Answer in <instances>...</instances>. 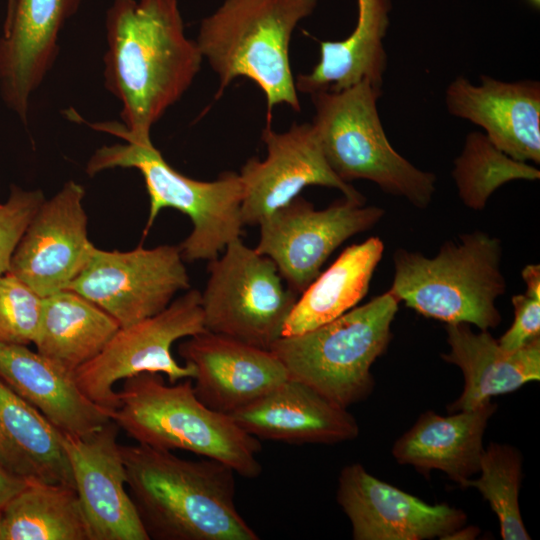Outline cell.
Listing matches in <instances>:
<instances>
[{
	"label": "cell",
	"mask_w": 540,
	"mask_h": 540,
	"mask_svg": "<svg viewBox=\"0 0 540 540\" xmlns=\"http://www.w3.org/2000/svg\"><path fill=\"white\" fill-rule=\"evenodd\" d=\"M496 407L489 401L449 416L427 411L394 443L392 454L399 464L423 474L440 470L465 488L479 471L484 431Z\"/></svg>",
	"instance_id": "cell-23"
},
{
	"label": "cell",
	"mask_w": 540,
	"mask_h": 540,
	"mask_svg": "<svg viewBox=\"0 0 540 540\" xmlns=\"http://www.w3.org/2000/svg\"><path fill=\"white\" fill-rule=\"evenodd\" d=\"M45 199L40 189L12 185L8 199L0 203V275L9 271L16 246Z\"/></svg>",
	"instance_id": "cell-31"
},
{
	"label": "cell",
	"mask_w": 540,
	"mask_h": 540,
	"mask_svg": "<svg viewBox=\"0 0 540 540\" xmlns=\"http://www.w3.org/2000/svg\"><path fill=\"white\" fill-rule=\"evenodd\" d=\"M399 302L388 290L313 330L280 337L269 350L290 379L347 408L373 390L370 369L391 341Z\"/></svg>",
	"instance_id": "cell-8"
},
{
	"label": "cell",
	"mask_w": 540,
	"mask_h": 540,
	"mask_svg": "<svg viewBox=\"0 0 540 540\" xmlns=\"http://www.w3.org/2000/svg\"><path fill=\"white\" fill-rule=\"evenodd\" d=\"M82 0H16L0 37V95L26 124L30 98L59 54V35Z\"/></svg>",
	"instance_id": "cell-19"
},
{
	"label": "cell",
	"mask_w": 540,
	"mask_h": 540,
	"mask_svg": "<svg viewBox=\"0 0 540 540\" xmlns=\"http://www.w3.org/2000/svg\"><path fill=\"white\" fill-rule=\"evenodd\" d=\"M262 140L266 158H250L239 173L243 225H258L262 218L311 185L337 189L344 198L365 204V197L330 168L312 123L294 122L287 131L276 132L269 119Z\"/></svg>",
	"instance_id": "cell-13"
},
{
	"label": "cell",
	"mask_w": 540,
	"mask_h": 540,
	"mask_svg": "<svg viewBox=\"0 0 540 540\" xmlns=\"http://www.w3.org/2000/svg\"><path fill=\"white\" fill-rule=\"evenodd\" d=\"M0 540H3L2 511H0Z\"/></svg>",
	"instance_id": "cell-36"
},
{
	"label": "cell",
	"mask_w": 540,
	"mask_h": 540,
	"mask_svg": "<svg viewBox=\"0 0 540 540\" xmlns=\"http://www.w3.org/2000/svg\"><path fill=\"white\" fill-rule=\"evenodd\" d=\"M42 305L43 297L16 276L0 275V342L34 343Z\"/></svg>",
	"instance_id": "cell-30"
},
{
	"label": "cell",
	"mask_w": 540,
	"mask_h": 540,
	"mask_svg": "<svg viewBox=\"0 0 540 540\" xmlns=\"http://www.w3.org/2000/svg\"><path fill=\"white\" fill-rule=\"evenodd\" d=\"M531 4H533L534 6H539L540 4V0H528Z\"/></svg>",
	"instance_id": "cell-37"
},
{
	"label": "cell",
	"mask_w": 540,
	"mask_h": 540,
	"mask_svg": "<svg viewBox=\"0 0 540 540\" xmlns=\"http://www.w3.org/2000/svg\"><path fill=\"white\" fill-rule=\"evenodd\" d=\"M480 530L478 527H460L448 536H446L444 539H475L476 536L479 534Z\"/></svg>",
	"instance_id": "cell-34"
},
{
	"label": "cell",
	"mask_w": 540,
	"mask_h": 540,
	"mask_svg": "<svg viewBox=\"0 0 540 540\" xmlns=\"http://www.w3.org/2000/svg\"><path fill=\"white\" fill-rule=\"evenodd\" d=\"M501 257V241L482 231L445 242L432 258L399 248L389 291L425 317L489 330L501 322L496 307L506 291Z\"/></svg>",
	"instance_id": "cell-5"
},
{
	"label": "cell",
	"mask_w": 540,
	"mask_h": 540,
	"mask_svg": "<svg viewBox=\"0 0 540 540\" xmlns=\"http://www.w3.org/2000/svg\"><path fill=\"white\" fill-rule=\"evenodd\" d=\"M105 87L122 123L90 126L125 142H151V128L188 90L203 56L185 35L178 0H113L105 20Z\"/></svg>",
	"instance_id": "cell-1"
},
{
	"label": "cell",
	"mask_w": 540,
	"mask_h": 540,
	"mask_svg": "<svg viewBox=\"0 0 540 540\" xmlns=\"http://www.w3.org/2000/svg\"><path fill=\"white\" fill-rule=\"evenodd\" d=\"M178 353L194 367L193 388L198 399L227 415L289 378L271 350L207 330L180 343Z\"/></svg>",
	"instance_id": "cell-17"
},
{
	"label": "cell",
	"mask_w": 540,
	"mask_h": 540,
	"mask_svg": "<svg viewBox=\"0 0 540 540\" xmlns=\"http://www.w3.org/2000/svg\"><path fill=\"white\" fill-rule=\"evenodd\" d=\"M316 5L317 0H224L204 18L195 41L219 78L217 97L235 78L246 77L266 97L267 120L275 105L300 111L289 45Z\"/></svg>",
	"instance_id": "cell-4"
},
{
	"label": "cell",
	"mask_w": 540,
	"mask_h": 540,
	"mask_svg": "<svg viewBox=\"0 0 540 540\" xmlns=\"http://www.w3.org/2000/svg\"><path fill=\"white\" fill-rule=\"evenodd\" d=\"M119 430L110 420L86 436L62 432L89 540H149L127 489Z\"/></svg>",
	"instance_id": "cell-15"
},
{
	"label": "cell",
	"mask_w": 540,
	"mask_h": 540,
	"mask_svg": "<svg viewBox=\"0 0 540 540\" xmlns=\"http://www.w3.org/2000/svg\"><path fill=\"white\" fill-rule=\"evenodd\" d=\"M0 464L29 481L74 487L62 432L1 379Z\"/></svg>",
	"instance_id": "cell-24"
},
{
	"label": "cell",
	"mask_w": 540,
	"mask_h": 540,
	"mask_svg": "<svg viewBox=\"0 0 540 540\" xmlns=\"http://www.w3.org/2000/svg\"><path fill=\"white\" fill-rule=\"evenodd\" d=\"M120 328L107 312L65 289L43 298L37 352L74 373L96 357Z\"/></svg>",
	"instance_id": "cell-26"
},
{
	"label": "cell",
	"mask_w": 540,
	"mask_h": 540,
	"mask_svg": "<svg viewBox=\"0 0 540 540\" xmlns=\"http://www.w3.org/2000/svg\"><path fill=\"white\" fill-rule=\"evenodd\" d=\"M206 331L201 293L189 290L161 312L120 327L102 351L74 371L81 391L109 413L119 404L114 386L144 372L167 376L169 383L193 378L191 364H179L171 353L174 342Z\"/></svg>",
	"instance_id": "cell-10"
},
{
	"label": "cell",
	"mask_w": 540,
	"mask_h": 540,
	"mask_svg": "<svg viewBox=\"0 0 540 540\" xmlns=\"http://www.w3.org/2000/svg\"><path fill=\"white\" fill-rule=\"evenodd\" d=\"M113 168H134L144 179L149 214L143 236L164 208L176 209L190 218L193 229L178 245L184 261L213 260L231 241L240 238L244 225L239 173L223 172L213 181L189 178L175 170L152 141L102 146L90 157L85 171L94 176Z\"/></svg>",
	"instance_id": "cell-7"
},
{
	"label": "cell",
	"mask_w": 540,
	"mask_h": 540,
	"mask_svg": "<svg viewBox=\"0 0 540 540\" xmlns=\"http://www.w3.org/2000/svg\"><path fill=\"white\" fill-rule=\"evenodd\" d=\"M526 290L513 295L514 321L498 340L506 350H516L531 340L540 337V266L526 265L522 272Z\"/></svg>",
	"instance_id": "cell-32"
},
{
	"label": "cell",
	"mask_w": 540,
	"mask_h": 540,
	"mask_svg": "<svg viewBox=\"0 0 540 540\" xmlns=\"http://www.w3.org/2000/svg\"><path fill=\"white\" fill-rule=\"evenodd\" d=\"M454 117L480 126L486 137L511 158L540 163V83L506 82L480 75L479 84L456 77L445 91Z\"/></svg>",
	"instance_id": "cell-18"
},
{
	"label": "cell",
	"mask_w": 540,
	"mask_h": 540,
	"mask_svg": "<svg viewBox=\"0 0 540 540\" xmlns=\"http://www.w3.org/2000/svg\"><path fill=\"white\" fill-rule=\"evenodd\" d=\"M0 379L63 433L86 436L111 420L81 391L73 372L27 345L0 342Z\"/></svg>",
	"instance_id": "cell-21"
},
{
	"label": "cell",
	"mask_w": 540,
	"mask_h": 540,
	"mask_svg": "<svg viewBox=\"0 0 540 540\" xmlns=\"http://www.w3.org/2000/svg\"><path fill=\"white\" fill-rule=\"evenodd\" d=\"M522 457L508 445L491 443L484 449L479 471L480 477L469 479L465 488H476L497 515L504 540H529L520 507Z\"/></svg>",
	"instance_id": "cell-29"
},
{
	"label": "cell",
	"mask_w": 540,
	"mask_h": 540,
	"mask_svg": "<svg viewBox=\"0 0 540 540\" xmlns=\"http://www.w3.org/2000/svg\"><path fill=\"white\" fill-rule=\"evenodd\" d=\"M15 4H16V0H7V8H6V16H5L4 24H6L10 20L14 11Z\"/></svg>",
	"instance_id": "cell-35"
},
{
	"label": "cell",
	"mask_w": 540,
	"mask_h": 540,
	"mask_svg": "<svg viewBox=\"0 0 540 540\" xmlns=\"http://www.w3.org/2000/svg\"><path fill=\"white\" fill-rule=\"evenodd\" d=\"M337 501L350 520L355 540L444 539L467 519L460 509L428 504L381 481L359 463L342 469Z\"/></svg>",
	"instance_id": "cell-16"
},
{
	"label": "cell",
	"mask_w": 540,
	"mask_h": 540,
	"mask_svg": "<svg viewBox=\"0 0 540 540\" xmlns=\"http://www.w3.org/2000/svg\"><path fill=\"white\" fill-rule=\"evenodd\" d=\"M230 416L258 439L291 444H334L359 435L347 408L290 378Z\"/></svg>",
	"instance_id": "cell-20"
},
{
	"label": "cell",
	"mask_w": 540,
	"mask_h": 540,
	"mask_svg": "<svg viewBox=\"0 0 540 540\" xmlns=\"http://www.w3.org/2000/svg\"><path fill=\"white\" fill-rule=\"evenodd\" d=\"M84 197L81 184L67 181L41 204L12 255L8 272L43 298L68 289L96 248L88 238Z\"/></svg>",
	"instance_id": "cell-14"
},
{
	"label": "cell",
	"mask_w": 540,
	"mask_h": 540,
	"mask_svg": "<svg viewBox=\"0 0 540 540\" xmlns=\"http://www.w3.org/2000/svg\"><path fill=\"white\" fill-rule=\"evenodd\" d=\"M446 333L450 351L441 356L464 376V389L449 406L450 412L475 409L492 396L540 379V337L509 351L488 330L476 333L467 323L447 324Z\"/></svg>",
	"instance_id": "cell-22"
},
{
	"label": "cell",
	"mask_w": 540,
	"mask_h": 540,
	"mask_svg": "<svg viewBox=\"0 0 540 540\" xmlns=\"http://www.w3.org/2000/svg\"><path fill=\"white\" fill-rule=\"evenodd\" d=\"M452 177L462 203L472 210L485 208L490 196L514 180L535 181L540 171L498 149L483 132H470L454 160Z\"/></svg>",
	"instance_id": "cell-28"
},
{
	"label": "cell",
	"mask_w": 540,
	"mask_h": 540,
	"mask_svg": "<svg viewBox=\"0 0 540 540\" xmlns=\"http://www.w3.org/2000/svg\"><path fill=\"white\" fill-rule=\"evenodd\" d=\"M118 400L110 419L138 444L189 451L246 478L261 474L259 439L201 402L191 378L166 384L160 373H140L124 380Z\"/></svg>",
	"instance_id": "cell-3"
},
{
	"label": "cell",
	"mask_w": 540,
	"mask_h": 540,
	"mask_svg": "<svg viewBox=\"0 0 540 540\" xmlns=\"http://www.w3.org/2000/svg\"><path fill=\"white\" fill-rule=\"evenodd\" d=\"M127 489L149 539L258 540L235 505V471L205 458L121 445Z\"/></svg>",
	"instance_id": "cell-2"
},
{
	"label": "cell",
	"mask_w": 540,
	"mask_h": 540,
	"mask_svg": "<svg viewBox=\"0 0 540 540\" xmlns=\"http://www.w3.org/2000/svg\"><path fill=\"white\" fill-rule=\"evenodd\" d=\"M383 251L379 237L347 247L298 297L282 336L308 332L354 308L367 294Z\"/></svg>",
	"instance_id": "cell-25"
},
{
	"label": "cell",
	"mask_w": 540,
	"mask_h": 540,
	"mask_svg": "<svg viewBox=\"0 0 540 540\" xmlns=\"http://www.w3.org/2000/svg\"><path fill=\"white\" fill-rule=\"evenodd\" d=\"M28 482L29 480L11 473L0 464V511L27 486Z\"/></svg>",
	"instance_id": "cell-33"
},
{
	"label": "cell",
	"mask_w": 540,
	"mask_h": 540,
	"mask_svg": "<svg viewBox=\"0 0 540 540\" xmlns=\"http://www.w3.org/2000/svg\"><path fill=\"white\" fill-rule=\"evenodd\" d=\"M208 262L201 293L205 329L269 350L282 337L299 294L284 285L269 257L240 238Z\"/></svg>",
	"instance_id": "cell-9"
},
{
	"label": "cell",
	"mask_w": 540,
	"mask_h": 540,
	"mask_svg": "<svg viewBox=\"0 0 540 540\" xmlns=\"http://www.w3.org/2000/svg\"><path fill=\"white\" fill-rule=\"evenodd\" d=\"M3 540H89L75 487L29 481L2 510Z\"/></svg>",
	"instance_id": "cell-27"
},
{
	"label": "cell",
	"mask_w": 540,
	"mask_h": 540,
	"mask_svg": "<svg viewBox=\"0 0 540 540\" xmlns=\"http://www.w3.org/2000/svg\"><path fill=\"white\" fill-rule=\"evenodd\" d=\"M310 96L315 108L312 125L330 168L342 181H371L421 209L431 203L434 173L414 166L386 136L377 107L382 87L362 80L340 91L321 90Z\"/></svg>",
	"instance_id": "cell-6"
},
{
	"label": "cell",
	"mask_w": 540,
	"mask_h": 540,
	"mask_svg": "<svg viewBox=\"0 0 540 540\" xmlns=\"http://www.w3.org/2000/svg\"><path fill=\"white\" fill-rule=\"evenodd\" d=\"M178 245L142 246L130 251L95 248L68 289L95 303L120 327L164 310L190 278Z\"/></svg>",
	"instance_id": "cell-12"
},
{
	"label": "cell",
	"mask_w": 540,
	"mask_h": 540,
	"mask_svg": "<svg viewBox=\"0 0 540 540\" xmlns=\"http://www.w3.org/2000/svg\"><path fill=\"white\" fill-rule=\"evenodd\" d=\"M383 216L380 207L346 198L316 210L297 196L261 219L255 250L269 257L287 286L301 294L335 249L372 228Z\"/></svg>",
	"instance_id": "cell-11"
}]
</instances>
